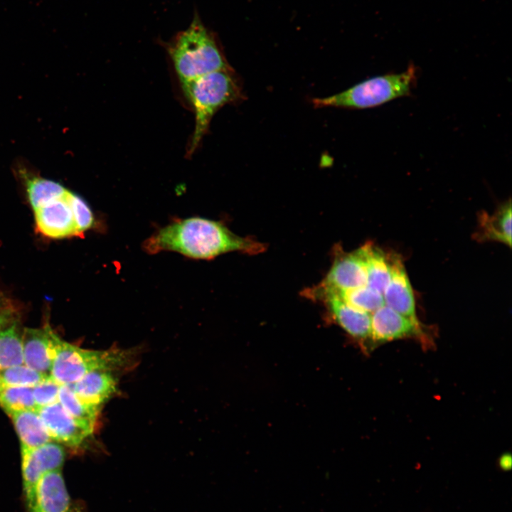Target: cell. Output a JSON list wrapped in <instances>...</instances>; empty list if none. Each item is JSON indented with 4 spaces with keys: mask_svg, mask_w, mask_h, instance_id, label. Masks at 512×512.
Returning a JSON list of instances; mask_svg holds the SVG:
<instances>
[{
    "mask_svg": "<svg viewBox=\"0 0 512 512\" xmlns=\"http://www.w3.org/2000/svg\"><path fill=\"white\" fill-rule=\"evenodd\" d=\"M364 256L366 272V285L383 294L391 275V256L388 257L380 249L368 243L361 247Z\"/></svg>",
    "mask_w": 512,
    "mask_h": 512,
    "instance_id": "d6986e66",
    "label": "cell"
},
{
    "mask_svg": "<svg viewBox=\"0 0 512 512\" xmlns=\"http://www.w3.org/2000/svg\"><path fill=\"white\" fill-rule=\"evenodd\" d=\"M131 354L119 349H84L62 340L56 334L50 375L60 385L74 383L96 369L114 371L125 368L130 363Z\"/></svg>",
    "mask_w": 512,
    "mask_h": 512,
    "instance_id": "5b68a950",
    "label": "cell"
},
{
    "mask_svg": "<svg viewBox=\"0 0 512 512\" xmlns=\"http://www.w3.org/2000/svg\"><path fill=\"white\" fill-rule=\"evenodd\" d=\"M29 512H79L71 500L60 469L43 474L36 486Z\"/></svg>",
    "mask_w": 512,
    "mask_h": 512,
    "instance_id": "7c38bea8",
    "label": "cell"
},
{
    "mask_svg": "<svg viewBox=\"0 0 512 512\" xmlns=\"http://www.w3.org/2000/svg\"><path fill=\"white\" fill-rule=\"evenodd\" d=\"M3 328V327H2ZM1 329V328H0Z\"/></svg>",
    "mask_w": 512,
    "mask_h": 512,
    "instance_id": "f546056e",
    "label": "cell"
},
{
    "mask_svg": "<svg viewBox=\"0 0 512 512\" xmlns=\"http://www.w3.org/2000/svg\"><path fill=\"white\" fill-rule=\"evenodd\" d=\"M70 191L34 210L36 228L43 235L61 239L80 236L70 204Z\"/></svg>",
    "mask_w": 512,
    "mask_h": 512,
    "instance_id": "ba28073f",
    "label": "cell"
},
{
    "mask_svg": "<svg viewBox=\"0 0 512 512\" xmlns=\"http://www.w3.org/2000/svg\"><path fill=\"white\" fill-rule=\"evenodd\" d=\"M181 86L195 113V127L188 151L191 155L206 134L214 114L238 98L240 90L230 70L208 73Z\"/></svg>",
    "mask_w": 512,
    "mask_h": 512,
    "instance_id": "3957f363",
    "label": "cell"
},
{
    "mask_svg": "<svg viewBox=\"0 0 512 512\" xmlns=\"http://www.w3.org/2000/svg\"><path fill=\"white\" fill-rule=\"evenodd\" d=\"M0 406L10 415L12 412L37 410L32 388L7 386L0 392Z\"/></svg>",
    "mask_w": 512,
    "mask_h": 512,
    "instance_id": "7402d4cb",
    "label": "cell"
},
{
    "mask_svg": "<svg viewBox=\"0 0 512 512\" xmlns=\"http://www.w3.org/2000/svg\"><path fill=\"white\" fill-rule=\"evenodd\" d=\"M417 68L410 65L400 73L379 75L364 80L336 95L315 98L316 107L366 109L409 96L417 80Z\"/></svg>",
    "mask_w": 512,
    "mask_h": 512,
    "instance_id": "277c9868",
    "label": "cell"
},
{
    "mask_svg": "<svg viewBox=\"0 0 512 512\" xmlns=\"http://www.w3.org/2000/svg\"><path fill=\"white\" fill-rule=\"evenodd\" d=\"M21 442V447L33 449L51 442L37 410H25L9 415Z\"/></svg>",
    "mask_w": 512,
    "mask_h": 512,
    "instance_id": "ac0fdd59",
    "label": "cell"
},
{
    "mask_svg": "<svg viewBox=\"0 0 512 512\" xmlns=\"http://www.w3.org/2000/svg\"><path fill=\"white\" fill-rule=\"evenodd\" d=\"M511 202L502 203L492 214L482 211L479 217L476 239L497 241L511 246Z\"/></svg>",
    "mask_w": 512,
    "mask_h": 512,
    "instance_id": "e0dca14e",
    "label": "cell"
},
{
    "mask_svg": "<svg viewBox=\"0 0 512 512\" xmlns=\"http://www.w3.org/2000/svg\"><path fill=\"white\" fill-rule=\"evenodd\" d=\"M311 296L316 297L328 307L336 322L352 337L360 341L370 338L371 314L358 309L334 292L318 286Z\"/></svg>",
    "mask_w": 512,
    "mask_h": 512,
    "instance_id": "52a82bcc",
    "label": "cell"
},
{
    "mask_svg": "<svg viewBox=\"0 0 512 512\" xmlns=\"http://www.w3.org/2000/svg\"><path fill=\"white\" fill-rule=\"evenodd\" d=\"M55 335L48 325L43 329L25 328L21 336L23 364L50 375L55 355Z\"/></svg>",
    "mask_w": 512,
    "mask_h": 512,
    "instance_id": "4fadbf2b",
    "label": "cell"
},
{
    "mask_svg": "<svg viewBox=\"0 0 512 512\" xmlns=\"http://www.w3.org/2000/svg\"><path fill=\"white\" fill-rule=\"evenodd\" d=\"M23 489L29 508L38 482L46 473L60 469L65 460L63 447L53 442L36 448H21Z\"/></svg>",
    "mask_w": 512,
    "mask_h": 512,
    "instance_id": "8992f818",
    "label": "cell"
},
{
    "mask_svg": "<svg viewBox=\"0 0 512 512\" xmlns=\"http://www.w3.org/2000/svg\"><path fill=\"white\" fill-rule=\"evenodd\" d=\"M331 291L351 306L370 314L385 305L383 294L367 285L343 292Z\"/></svg>",
    "mask_w": 512,
    "mask_h": 512,
    "instance_id": "603a6c76",
    "label": "cell"
},
{
    "mask_svg": "<svg viewBox=\"0 0 512 512\" xmlns=\"http://www.w3.org/2000/svg\"><path fill=\"white\" fill-rule=\"evenodd\" d=\"M60 388V385L55 382L50 375L32 388L38 409L58 402Z\"/></svg>",
    "mask_w": 512,
    "mask_h": 512,
    "instance_id": "484cf974",
    "label": "cell"
},
{
    "mask_svg": "<svg viewBox=\"0 0 512 512\" xmlns=\"http://www.w3.org/2000/svg\"><path fill=\"white\" fill-rule=\"evenodd\" d=\"M422 336L418 320L409 319L386 305L371 314L370 338L375 342Z\"/></svg>",
    "mask_w": 512,
    "mask_h": 512,
    "instance_id": "30bf717a",
    "label": "cell"
},
{
    "mask_svg": "<svg viewBox=\"0 0 512 512\" xmlns=\"http://www.w3.org/2000/svg\"><path fill=\"white\" fill-rule=\"evenodd\" d=\"M3 387L16 386L33 388L50 375L37 371L25 364L0 370Z\"/></svg>",
    "mask_w": 512,
    "mask_h": 512,
    "instance_id": "cb8c5ba5",
    "label": "cell"
},
{
    "mask_svg": "<svg viewBox=\"0 0 512 512\" xmlns=\"http://www.w3.org/2000/svg\"><path fill=\"white\" fill-rule=\"evenodd\" d=\"M181 84L213 72L230 70L216 38L196 12L190 25L166 44Z\"/></svg>",
    "mask_w": 512,
    "mask_h": 512,
    "instance_id": "7a4b0ae2",
    "label": "cell"
},
{
    "mask_svg": "<svg viewBox=\"0 0 512 512\" xmlns=\"http://www.w3.org/2000/svg\"><path fill=\"white\" fill-rule=\"evenodd\" d=\"M70 385L75 395L85 403L102 407L118 391L114 371L96 369Z\"/></svg>",
    "mask_w": 512,
    "mask_h": 512,
    "instance_id": "9a60e30c",
    "label": "cell"
},
{
    "mask_svg": "<svg viewBox=\"0 0 512 512\" xmlns=\"http://www.w3.org/2000/svg\"><path fill=\"white\" fill-rule=\"evenodd\" d=\"M143 248L149 254L174 251L193 259L210 260L233 251L257 254L265 246L235 235L220 222L191 217L159 229L144 242Z\"/></svg>",
    "mask_w": 512,
    "mask_h": 512,
    "instance_id": "6da1fadb",
    "label": "cell"
},
{
    "mask_svg": "<svg viewBox=\"0 0 512 512\" xmlns=\"http://www.w3.org/2000/svg\"><path fill=\"white\" fill-rule=\"evenodd\" d=\"M23 364L22 336L16 323L0 329V370Z\"/></svg>",
    "mask_w": 512,
    "mask_h": 512,
    "instance_id": "44dd1931",
    "label": "cell"
},
{
    "mask_svg": "<svg viewBox=\"0 0 512 512\" xmlns=\"http://www.w3.org/2000/svg\"><path fill=\"white\" fill-rule=\"evenodd\" d=\"M391 278L383 294L385 304L409 319L418 320L413 290L398 256H391Z\"/></svg>",
    "mask_w": 512,
    "mask_h": 512,
    "instance_id": "5bb4252c",
    "label": "cell"
},
{
    "mask_svg": "<svg viewBox=\"0 0 512 512\" xmlns=\"http://www.w3.org/2000/svg\"><path fill=\"white\" fill-rule=\"evenodd\" d=\"M498 465L501 469L508 471L512 466V457L510 454H502L498 459Z\"/></svg>",
    "mask_w": 512,
    "mask_h": 512,
    "instance_id": "83f0119b",
    "label": "cell"
},
{
    "mask_svg": "<svg viewBox=\"0 0 512 512\" xmlns=\"http://www.w3.org/2000/svg\"><path fill=\"white\" fill-rule=\"evenodd\" d=\"M16 172L33 210L63 196L68 190L57 181L36 174L23 164H17Z\"/></svg>",
    "mask_w": 512,
    "mask_h": 512,
    "instance_id": "2e32d148",
    "label": "cell"
},
{
    "mask_svg": "<svg viewBox=\"0 0 512 512\" xmlns=\"http://www.w3.org/2000/svg\"><path fill=\"white\" fill-rule=\"evenodd\" d=\"M69 201L77 229L82 235L92 227L94 215L87 203L77 194L70 191Z\"/></svg>",
    "mask_w": 512,
    "mask_h": 512,
    "instance_id": "d4e9b609",
    "label": "cell"
},
{
    "mask_svg": "<svg viewBox=\"0 0 512 512\" xmlns=\"http://www.w3.org/2000/svg\"><path fill=\"white\" fill-rule=\"evenodd\" d=\"M366 262L361 248L338 255L321 287L343 292L366 285Z\"/></svg>",
    "mask_w": 512,
    "mask_h": 512,
    "instance_id": "8fae6325",
    "label": "cell"
},
{
    "mask_svg": "<svg viewBox=\"0 0 512 512\" xmlns=\"http://www.w3.org/2000/svg\"><path fill=\"white\" fill-rule=\"evenodd\" d=\"M37 411L52 440L68 447H80L92 433L71 417L59 402Z\"/></svg>",
    "mask_w": 512,
    "mask_h": 512,
    "instance_id": "9c48e42d",
    "label": "cell"
},
{
    "mask_svg": "<svg viewBox=\"0 0 512 512\" xmlns=\"http://www.w3.org/2000/svg\"><path fill=\"white\" fill-rule=\"evenodd\" d=\"M3 388H4V387H3L2 382H1V376H0V392L1 391V390L3 389Z\"/></svg>",
    "mask_w": 512,
    "mask_h": 512,
    "instance_id": "f1b7e54d",
    "label": "cell"
},
{
    "mask_svg": "<svg viewBox=\"0 0 512 512\" xmlns=\"http://www.w3.org/2000/svg\"><path fill=\"white\" fill-rule=\"evenodd\" d=\"M10 311V309L7 308L6 299L0 292V328L4 326L9 319Z\"/></svg>",
    "mask_w": 512,
    "mask_h": 512,
    "instance_id": "4316f807",
    "label": "cell"
},
{
    "mask_svg": "<svg viewBox=\"0 0 512 512\" xmlns=\"http://www.w3.org/2000/svg\"><path fill=\"white\" fill-rule=\"evenodd\" d=\"M58 402L71 417L93 432L102 407L85 403L81 400L69 385H60Z\"/></svg>",
    "mask_w": 512,
    "mask_h": 512,
    "instance_id": "ffe728a7",
    "label": "cell"
}]
</instances>
